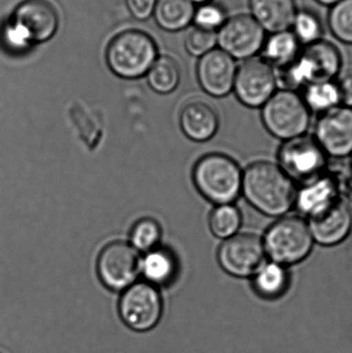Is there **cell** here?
Wrapping results in <instances>:
<instances>
[{
	"label": "cell",
	"instance_id": "4fadbf2b",
	"mask_svg": "<svg viewBox=\"0 0 352 353\" xmlns=\"http://www.w3.org/2000/svg\"><path fill=\"white\" fill-rule=\"evenodd\" d=\"M315 139L331 157L343 159L352 154V108L341 105L322 114Z\"/></svg>",
	"mask_w": 352,
	"mask_h": 353
},
{
	"label": "cell",
	"instance_id": "277c9868",
	"mask_svg": "<svg viewBox=\"0 0 352 353\" xmlns=\"http://www.w3.org/2000/svg\"><path fill=\"white\" fill-rule=\"evenodd\" d=\"M156 43L142 30L128 29L116 35L107 48L110 70L123 79H136L147 74L157 59Z\"/></svg>",
	"mask_w": 352,
	"mask_h": 353
},
{
	"label": "cell",
	"instance_id": "9c48e42d",
	"mask_svg": "<svg viewBox=\"0 0 352 353\" xmlns=\"http://www.w3.org/2000/svg\"><path fill=\"white\" fill-rule=\"evenodd\" d=\"M163 308L158 290L148 282L132 284L120 299V316L128 327L136 332L152 330L161 321Z\"/></svg>",
	"mask_w": 352,
	"mask_h": 353
},
{
	"label": "cell",
	"instance_id": "836d02e7",
	"mask_svg": "<svg viewBox=\"0 0 352 353\" xmlns=\"http://www.w3.org/2000/svg\"><path fill=\"white\" fill-rule=\"evenodd\" d=\"M128 10L138 20H146L154 12L156 0H126Z\"/></svg>",
	"mask_w": 352,
	"mask_h": 353
},
{
	"label": "cell",
	"instance_id": "4dcf8cb0",
	"mask_svg": "<svg viewBox=\"0 0 352 353\" xmlns=\"http://www.w3.org/2000/svg\"><path fill=\"white\" fill-rule=\"evenodd\" d=\"M216 43L217 34L215 31L204 30L196 27L188 34L185 47L190 55L203 57L215 49Z\"/></svg>",
	"mask_w": 352,
	"mask_h": 353
},
{
	"label": "cell",
	"instance_id": "44dd1931",
	"mask_svg": "<svg viewBox=\"0 0 352 353\" xmlns=\"http://www.w3.org/2000/svg\"><path fill=\"white\" fill-rule=\"evenodd\" d=\"M141 271L148 283L167 285L175 279L178 272L177 259L167 249L155 248L147 252L141 263Z\"/></svg>",
	"mask_w": 352,
	"mask_h": 353
},
{
	"label": "cell",
	"instance_id": "6da1fadb",
	"mask_svg": "<svg viewBox=\"0 0 352 353\" xmlns=\"http://www.w3.org/2000/svg\"><path fill=\"white\" fill-rule=\"evenodd\" d=\"M295 182L271 161H256L243 173V193L248 203L260 213L280 217L295 205L297 195Z\"/></svg>",
	"mask_w": 352,
	"mask_h": 353
},
{
	"label": "cell",
	"instance_id": "f1b7e54d",
	"mask_svg": "<svg viewBox=\"0 0 352 353\" xmlns=\"http://www.w3.org/2000/svg\"><path fill=\"white\" fill-rule=\"evenodd\" d=\"M293 33L300 43L308 46L320 41L322 35V26L320 19L311 12H298L293 24Z\"/></svg>",
	"mask_w": 352,
	"mask_h": 353
},
{
	"label": "cell",
	"instance_id": "8992f818",
	"mask_svg": "<svg viewBox=\"0 0 352 353\" xmlns=\"http://www.w3.org/2000/svg\"><path fill=\"white\" fill-rule=\"evenodd\" d=\"M262 120L272 136L287 141L305 134L311 111L296 91L280 89L262 105Z\"/></svg>",
	"mask_w": 352,
	"mask_h": 353
},
{
	"label": "cell",
	"instance_id": "4316f807",
	"mask_svg": "<svg viewBox=\"0 0 352 353\" xmlns=\"http://www.w3.org/2000/svg\"><path fill=\"white\" fill-rule=\"evenodd\" d=\"M329 26L337 39L352 45V0H341L333 6Z\"/></svg>",
	"mask_w": 352,
	"mask_h": 353
},
{
	"label": "cell",
	"instance_id": "74e56055",
	"mask_svg": "<svg viewBox=\"0 0 352 353\" xmlns=\"http://www.w3.org/2000/svg\"><path fill=\"white\" fill-rule=\"evenodd\" d=\"M351 168H352V163H351Z\"/></svg>",
	"mask_w": 352,
	"mask_h": 353
},
{
	"label": "cell",
	"instance_id": "5b68a950",
	"mask_svg": "<svg viewBox=\"0 0 352 353\" xmlns=\"http://www.w3.org/2000/svg\"><path fill=\"white\" fill-rule=\"evenodd\" d=\"M262 241L270 261L285 267L307 259L314 245L309 223L303 218L293 216L274 222Z\"/></svg>",
	"mask_w": 352,
	"mask_h": 353
},
{
	"label": "cell",
	"instance_id": "d6986e66",
	"mask_svg": "<svg viewBox=\"0 0 352 353\" xmlns=\"http://www.w3.org/2000/svg\"><path fill=\"white\" fill-rule=\"evenodd\" d=\"M251 16L271 33L287 31L297 17L296 0H249Z\"/></svg>",
	"mask_w": 352,
	"mask_h": 353
},
{
	"label": "cell",
	"instance_id": "9a60e30c",
	"mask_svg": "<svg viewBox=\"0 0 352 353\" xmlns=\"http://www.w3.org/2000/svg\"><path fill=\"white\" fill-rule=\"evenodd\" d=\"M237 70L233 57L221 49H214L200 57L196 74L200 87L208 94L223 97L233 90Z\"/></svg>",
	"mask_w": 352,
	"mask_h": 353
},
{
	"label": "cell",
	"instance_id": "f546056e",
	"mask_svg": "<svg viewBox=\"0 0 352 353\" xmlns=\"http://www.w3.org/2000/svg\"><path fill=\"white\" fill-rule=\"evenodd\" d=\"M227 20L225 10L220 6L211 2L202 4L194 12L196 26L204 30L215 31L220 29Z\"/></svg>",
	"mask_w": 352,
	"mask_h": 353
},
{
	"label": "cell",
	"instance_id": "d6a6232c",
	"mask_svg": "<svg viewBox=\"0 0 352 353\" xmlns=\"http://www.w3.org/2000/svg\"><path fill=\"white\" fill-rule=\"evenodd\" d=\"M336 183L339 197L347 205H352V168L335 167L328 172Z\"/></svg>",
	"mask_w": 352,
	"mask_h": 353
},
{
	"label": "cell",
	"instance_id": "2e32d148",
	"mask_svg": "<svg viewBox=\"0 0 352 353\" xmlns=\"http://www.w3.org/2000/svg\"><path fill=\"white\" fill-rule=\"evenodd\" d=\"M308 223L314 242L322 246H336L351 234V207L340 199L324 213L309 219Z\"/></svg>",
	"mask_w": 352,
	"mask_h": 353
},
{
	"label": "cell",
	"instance_id": "ba28073f",
	"mask_svg": "<svg viewBox=\"0 0 352 353\" xmlns=\"http://www.w3.org/2000/svg\"><path fill=\"white\" fill-rule=\"evenodd\" d=\"M219 265L229 275L254 277L267 263L264 241L253 234H237L219 247Z\"/></svg>",
	"mask_w": 352,
	"mask_h": 353
},
{
	"label": "cell",
	"instance_id": "5bb4252c",
	"mask_svg": "<svg viewBox=\"0 0 352 353\" xmlns=\"http://www.w3.org/2000/svg\"><path fill=\"white\" fill-rule=\"evenodd\" d=\"M10 20L24 31L33 45L52 39L59 25L57 10L48 0L20 2Z\"/></svg>",
	"mask_w": 352,
	"mask_h": 353
},
{
	"label": "cell",
	"instance_id": "7c38bea8",
	"mask_svg": "<svg viewBox=\"0 0 352 353\" xmlns=\"http://www.w3.org/2000/svg\"><path fill=\"white\" fill-rule=\"evenodd\" d=\"M277 85L276 72L268 62L249 59L238 68L234 90L243 105L262 108L276 92Z\"/></svg>",
	"mask_w": 352,
	"mask_h": 353
},
{
	"label": "cell",
	"instance_id": "3957f363",
	"mask_svg": "<svg viewBox=\"0 0 352 353\" xmlns=\"http://www.w3.org/2000/svg\"><path fill=\"white\" fill-rule=\"evenodd\" d=\"M194 181L200 194L211 203H233L242 193L243 173L237 163L220 153L202 157L194 170Z\"/></svg>",
	"mask_w": 352,
	"mask_h": 353
},
{
	"label": "cell",
	"instance_id": "7a4b0ae2",
	"mask_svg": "<svg viewBox=\"0 0 352 353\" xmlns=\"http://www.w3.org/2000/svg\"><path fill=\"white\" fill-rule=\"evenodd\" d=\"M341 65L342 58L339 50L333 43L320 39L306 46L293 63L279 68L277 83L282 89L296 91L313 83L333 81Z\"/></svg>",
	"mask_w": 352,
	"mask_h": 353
},
{
	"label": "cell",
	"instance_id": "ffe728a7",
	"mask_svg": "<svg viewBox=\"0 0 352 353\" xmlns=\"http://www.w3.org/2000/svg\"><path fill=\"white\" fill-rule=\"evenodd\" d=\"M194 2L190 0H156L154 14L159 27L167 31H179L194 21Z\"/></svg>",
	"mask_w": 352,
	"mask_h": 353
},
{
	"label": "cell",
	"instance_id": "1f68e13d",
	"mask_svg": "<svg viewBox=\"0 0 352 353\" xmlns=\"http://www.w3.org/2000/svg\"><path fill=\"white\" fill-rule=\"evenodd\" d=\"M0 37L4 48L14 54L24 53L33 45L24 31L10 20L2 27Z\"/></svg>",
	"mask_w": 352,
	"mask_h": 353
},
{
	"label": "cell",
	"instance_id": "30bf717a",
	"mask_svg": "<svg viewBox=\"0 0 352 353\" xmlns=\"http://www.w3.org/2000/svg\"><path fill=\"white\" fill-rule=\"evenodd\" d=\"M140 253L132 245L114 242L105 246L97 261L103 283L113 290H123L134 283L141 272Z\"/></svg>",
	"mask_w": 352,
	"mask_h": 353
},
{
	"label": "cell",
	"instance_id": "8fae6325",
	"mask_svg": "<svg viewBox=\"0 0 352 353\" xmlns=\"http://www.w3.org/2000/svg\"><path fill=\"white\" fill-rule=\"evenodd\" d=\"M266 31L250 14L227 19L219 29L217 43L234 59H249L260 51L266 41Z\"/></svg>",
	"mask_w": 352,
	"mask_h": 353
},
{
	"label": "cell",
	"instance_id": "e0dca14e",
	"mask_svg": "<svg viewBox=\"0 0 352 353\" xmlns=\"http://www.w3.org/2000/svg\"><path fill=\"white\" fill-rule=\"evenodd\" d=\"M340 201L336 183L327 172L320 178L305 183L297 191L295 205L306 217H316Z\"/></svg>",
	"mask_w": 352,
	"mask_h": 353
},
{
	"label": "cell",
	"instance_id": "cb8c5ba5",
	"mask_svg": "<svg viewBox=\"0 0 352 353\" xmlns=\"http://www.w3.org/2000/svg\"><path fill=\"white\" fill-rule=\"evenodd\" d=\"M146 76L153 90L167 94L173 92L179 85L181 70L174 58L163 55L157 57Z\"/></svg>",
	"mask_w": 352,
	"mask_h": 353
},
{
	"label": "cell",
	"instance_id": "7402d4cb",
	"mask_svg": "<svg viewBox=\"0 0 352 353\" xmlns=\"http://www.w3.org/2000/svg\"><path fill=\"white\" fill-rule=\"evenodd\" d=\"M300 41L291 31L272 33L262 47L264 60L269 64L282 68L293 63L300 55Z\"/></svg>",
	"mask_w": 352,
	"mask_h": 353
},
{
	"label": "cell",
	"instance_id": "484cf974",
	"mask_svg": "<svg viewBox=\"0 0 352 353\" xmlns=\"http://www.w3.org/2000/svg\"><path fill=\"white\" fill-rule=\"evenodd\" d=\"M241 224V212L234 203L218 205L211 212L209 225L216 238L225 240L231 238L238 234Z\"/></svg>",
	"mask_w": 352,
	"mask_h": 353
},
{
	"label": "cell",
	"instance_id": "e575fe53",
	"mask_svg": "<svg viewBox=\"0 0 352 353\" xmlns=\"http://www.w3.org/2000/svg\"><path fill=\"white\" fill-rule=\"evenodd\" d=\"M336 84L340 93L341 105L352 108V70L342 74Z\"/></svg>",
	"mask_w": 352,
	"mask_h": 353
},
{
	"label": "cell",
	"instance_id": "8d00e7d4",
	"mask_svg": "<svg viewBox=\"0 0 352 353\" xmlns=\"http://www.w3.org/2000/svg\"><path fill=\"white\" fill-rule=\"evenodd\" d=\"M190 1L194 2V3L204 4V3H207V2H210L211 0H190Z\"/></svg>",
	"mask_w": 352,
	"mask_h": 353
},
{
	"label": "cell",
	"instance_id": "83f0119b",
	"mask_svg": "<svg viewBox=\"0 0 352 353\" xmlns=\"http://www.w3.org/2000/svg\"><path fill=\"white\" fill-rule=\"evenodd\" d=\"M161 239V228L156 220L144 218L134 224L130 234L132 245L138 251L149 252L157 248Z\"/></svg>",
	"mask_w": 352,
	"mask_h": 353
},
{
	"label": "cell",
	"instance_id": "ac0fdd59",
	"mask_svg": "<svg viewBox=\"0 0 352 353\" xmlns=\"http://www.w3.org/2000/svg\"><path fill=\"white\" fill-rule=\"evenodd\" d=\"M180 125L186 137L196 142H205L216 134L219 116L210 103L194 99L182 109Z\"/></svg>",
	"mask_w": 352,
	"mask_h": 353
},
{
	"label": "cell",
	"instance_id": "d590c367",
	"mask_svg": "<svg viewBox=\"0 0 352 353\" xmlns=\"http://www.w3.org/2000/svg\"><path fill=\"white\" fill-rule=\"evenodd\" d=\"M318 3L324 4V6H335V4L340 2L341 0H316Z\"/></svg>",
	"mask_w": 352,
	"mask_h": 353
},
{
	"label": "cell",
	"instance_id": "603a6c76",
	"mask_svg": "<svg viewBox=\"0 0 352 353\" xmlns=\"http://www.w3.org/2000/svg\"><path fill=\"white\" fill-rule=\"evenodd\" d=\"M254 288L260 296L275 299L287 292L289 284V270L274 261H267L254 275Z\"/></svg>",
	"mask_w": 352,
	"mask_h": 353
},
{
	"label": "cell",
	"instance_id": "d4e9b609",
	"mask_svg": "<svg viewBox=\"0 0 352 353\" xmlns=\"http://www.w3.org/2000/svg\"><path fill=\"white\" fill-rule=\"evenodd\" d=\"M303 99L310 111L320 114L341 105L340 93L333 81L308 85L305 87Z\"/></svg>",
	"mask_w": 352,
	"mask_h": 353
},
{
	"label": "cell",
	"instance_id": "52a82bcc",
	"mask_svg": "<svg viewBox=\"0 0 352 353\" xmlns=\"http://www.w3.org/2000/svg\"><path fill=\"white\" fill-rule=\"evenodd\" d=\"M328 157L315 137L304 134L283 143L279 165L293 182L305 184L327 173Z\"/></svg>",
	"mask_w": 352,
	"mask_h": 353
}]
</instances>
